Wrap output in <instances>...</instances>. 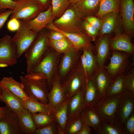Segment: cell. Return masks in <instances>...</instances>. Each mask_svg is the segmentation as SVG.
<instances>
[{
	"label": "cell",
	"instance_id": "42",
	"mask_svg": "<svg viewBox=\"0 0 134 134\" xmlns=\"http://www.w3.org/2000/svg\"><path fill=\"white\" fill-rule=\"evenodd\" d=\"M56 134L57 132L55 123L42 128L36 129L34 133V134Z\"/></svg>",
	"mask_w": 134,
	"mask_h": 134
},
{
	"label": "cell",
	"instance_id": "36",
	"mask_svg": "<svg viewBox=\"0 0 134 134\" xmlns=\"http://www.w3.org/2000/svg\"><path fill=\"white\" fill-rule=\"evenodd\" d=\"M94 131L98 134H122L121 128L114 122L102 120Z\"/></svg>",
	"mask_w": 134,
	"mask_h": 134
},
{
	"label": "cell",
	"instance_id": "13",
	"mask_svg": "<svg viewBox=\"0 0 134 134\" xmlns=\"http://www.w3.org/2000/svg\"><path fill=\"white\" fill-rule=\"evenodd\" d=\"M45 28L62 34L70 41L74 48L77 51H81L85 48L94 47L91 38L85 32L68 33L64 32L57 28L52 22L48 24Z\"/></svg>",
	"mask_w": 134,
	"mask_h": 134
},
{
	"label": "cell",
	"instance_id": "17",
	"mask_svg": "<svg viewBox=\"0 0 134 134\" xmlns=\"http://www.w3.org/2000/svg\"><path fill=\"white\" fill-rule=\"evenodd\" d=\"M47 97V104L53 111L66 100L63 88L57 75L53 81L51 89L48 93Z\"/></svg>",
	"mask_w": 134,
	"mask_h": 134
},
{
	"label": "cell",
	"instance_id": "2",
	"mask_svg": "<svg viewBox=\"0 0 134 134\" xmlns=\"http://www.w3.org/2000/svg\"><path fill=\"white\" fill-rule=\"evenodd\" d=\"M62 54L57 53L49 47L44 55L31 72L45 75L47 78L46 83L51 87L54 78L57 75L59 62Z\"/></svg>",
	"mask_w": 134,
	"mask_h": 134
},
{
	"label": "cell",
	"instance_id": "9",
	"mask_svg": "<svg viewBox=\"0 0 134 134\" xmlns=\"http://www.w3.org/2000/svg\"><path fill=\"white\" fill-rule=\"evenodd\" d=\"M20 79L25 92L29 98L43 103L48 104L47 95L48 92L46 81H32L25 76H21Z\"/></svg>",
	"mask_w": 134,
	"mask_h": 134
},
{
	"label": "cell",
	"instance_id": "22",
	"mask_svg": "<svg viewBox=\"0 0 134 134\" xmlns=\"http://www.w3.org/2000/svg\"><path fill=\"white\" fill-rule=\"evenodd\" d=\"M0 101L18 115L24 108L23 101L7 89L1 87Z\"/></svg>",
	"mask_w": 134,
	"mask_h": 134
},
{
	"label": "cell",
	"instance_id": "23",
	"mask_svg": "<svg viewBox=\"0 0 134 134\" xmlns=\"http://www.w3.org/2000/svg\"><path fill=\"white\" fill-rule=\"evenodd\" d=\"M85 85L69 99L67 106V120L73 116L80 114L85 107L84 95Z\"/></svg>",
	"mask_w": 134,
	"mask_h": 134
},
{
	"label": "cell",
	"instance_id": "25",
	"mask_svg": "<svg viewBox=\"0 0 134 134\" xmlns=\"http://www.w3.org/2000/svg\"><path fill=\"white\" fill-rule=\"evenodd\" d=\"M18 116V124L21 134H34L36 128L31 113L24 108Z\"/></svg>",
	"mask_w": 134,
	"mask_h": 134
},
{
	"label": "cell",
	"instance_id": "32",
	"mask_svg": "<svg viewBox=\"0 0 134 134\" xmlns=\"http://www.w3.org/2000/svg\"><path fill=\"white\" fill-rule=\"evenodd\" d=\"M85 123L81 113L73 116L67 121L64 134H76L81 129Z\"/></svg>",
	"mask_w": 134,
	"mask_h": 134
},
{
	"label": "cell",
	"instance_id": "20",
	"mask_svg": "<svg viewBox=\"0 0 134 134\" xmlns=\"http://www.w3.org/2000/svg\"><path fill=\"white\" fill-rule=\"evenodd\" d=\"M101 19L102 24L98 36L109 35L116 32L120 27L121 19L120 12L108 13Z\"/></svg>",
	"mask_w": 134,
	"mask_h": 134
},
{
	"label": "cell",
	"instance_id": "33",
	"mask_svg": "<svg viewBox=\"0 0 134 134\" xmlns=\"http://www.w3.org/2000/svg\"><path fill=\"white\" fill-rule=\"evenodd\" d=\"M32 115L36 129L42 128L55 123V117L53 112L50 113H39L32 114Z\"/></svg>",
	"mask_w": 134,
	"mask_h": 134
},
{
	"label": "cell",
	"instance_id": "38",
	"mask_svg": "<svg viewBox=\"0 0 134 134\" xmlns=\"http://www.w3.org/2000/svg\"><path fill=\"white\" fill-rule=\"evenodd\" d=\"M52 9L55 17H59L67 10V0H52Z\"/></svg>",
	"mask_w": 134,
	"mask_h": 134
},
{
	"label": "cell",
	"instance_id": "24",
	"mask_svg": "<svg viewBox=\"0 0 134 134\" xmlns=\"http://www.w3.org/2000/svg\"><path fill=\"white\" fill-rule=\"evenodd\" d=\"M0 86L7 89L23 101L29 98L22 84L15 80L12 77L3 78L0 81Z\"/></svg>",
	"mask_w": 134,
	"mask_h": 134
},
{
	"label": "cell",
	"instance_id": "29",
	"mask_svg": "<svg viewBox=\"0 0 134 134\" xmlns=\"http://www.w3.org/2000/svg\"><path fill=\"white\" fill-rule=\"evenodd\" d=\"M85 123L94 130L100 125L102 120L99 114L91 107L86 106L81 112Z\"/></svg>",
	"mask_w": 134,
	"mask_h": 134
},
{
	"label": "cell",
	"instance_id": "16",
	"mask_svg": "<svg viewBox=\"0 0 134 134\" xmlns=\"http://www.w3.org/2000/svg\"><path fill=\"white\" fill-rule=\"evenodd\" d=\"M91 78L94 82L100 98L105 96L112 78L105 69L104 66L98 67Z\"/></svg>",
	"mask_w": 134,
	"mask_h": 134
},
{
	"label": "cell",
	"instance_id": "52",
	"mask_svg": "<svg viewBox=\"0 0 134 134\" xmlns=\"http://www.w3.org/2000/svg\"><path fill=\"white\" fill-rule=\"evenodd\" d=\"M73 4H76L80 0H69Z\"/></svg>",
	"mask_w": 134,
	"mask_h": 134
},
{
	"label": "cell",
	"instance_id": "8",
	"mask_svg": "<svg viewBox=\"0 0 134 134\" xmlns=\"http://www.w3.org/2000/svg\"><path fill=\"white\" fill-rule=\"evenodd\" d=\"M112 56L109 64L104 67L113 79L116 76L125 73L130 69V58L132 56L127 53L114 50H110Z\"/></svg>",
	"mask_w": 134,
	"mask_h": 134
},
{
	"label": "cell",
	"instance_id": "15",
	"mask_svg": "<svg viewBox=\"0 0 134 134\" xmlns=\"http://www.w3.org/2000/svg\"><path fill=\"white\" fill-rule=\"evenodd\" d=\"M4 115L0 118V134H21L18 116L6 106Z\"/></svg>",
	"mask_w": 134,
	"mask_h": 134
},
{
	"label": "cell",
	"instance_id": "56",
	"mask_svg": "<svg viewBox=\"0 0 134 134\" xmlns=\"http://www.w3.org/2000/svg\"><path fill=\"white\" fill-rule=\"evenodd\" d=\"M0 90H1V87L0 86Z\"/></svg>",
	"mask_w": 134,
	"mask_h": 134
},
{
	"label": "cell",
	"instance_id": "45",
	"mask_svg": "<svg viewBox=\"0 0 134 134\" xmlns=\"http://www.w3.org/2000/svg\"><path fill=\"white\" fill-rule=\"evenodd\" d=\"M25 76L28 79L35 81L46 82L47 80L46 77L44 75L32 72L27 73Z\"/></svg>",
	"mask_w": 134,
	"mask_h": 134
},
{
	"label": "cell",
	"instance_id": "39",
	"mask_svg": "<svg viewBox=\"0 0 134 134\" xmlns=\"http://www.w3.org/2000/svg\"><path fill=\"white\" fill-rule=\"evenodd\" d=\"M121 129L122 134H134V112L127 119Z\"/></svg>",
	"mask_w": 134,
	"mask_h": 134
},
{
	"label": "cell",
	"instance_id": "51",
	"mask_svg": "<svg viewBox=\"0 0 134 134\" xmlns=\"http://www.w3.org/2000/svg\"><path fill=\"white\" fill-rule=\"evenodd\" d=\"M5 112V110L4 107L3 108L0 109V118L3 116Z\"/></svg>",
	"mask_w": 134,
	"mask_h": 134
},
{
	"label": "cell",
	"instance_id": "6",
	"mask_svg": "<svg viewBox=\"0 0 134 134\" xmlns=\"http://www.w3.org/2000/svg\"><path fill=\"white\" fill-rule=\"evenodd\" d=\"M86 80L79 59L74 70L65 81L61 84L65 100L69 99L80 91L85 86Z\"/></svg>",
	"mask_w": 134,
	"mask_h": 134
},
{
	"label": "cell",
	"instance_id": "31",
	"mask_svg": "<svg viewBox=\"0 0 134 134\" xmlns=\"http://www.w3.org/2000/svg\"><path fill=\"white\" fill-rule=\"evenodd\" d=\"M23 102L24 108L29 110L32 114L39 113H50L53 112L47 104L43 103L29 97Z\"/></svg>",
	"mask_w": 134,
	"mask_h": 134
},
{
	"label": "cell",
	"instance_id": "5",
	"mask_svg": "<svg viewBox=\"0 0 134 134\" xmlns=\"http://www.w3.org/2000/svg\"><path fill=\"white\" fill-rule=\"evenodd\" d=\"M71 48L62 54L59 61L57 75L61 84L64 82L75 69L82 53Z\"/></svg>",
	"mask_w": 134,
	"mask_h": 134
},
{
	"label": "cell",
	"instance_id": "44",
	"mask_svg": "<svg viewBox=\"0 0 134 134\" xmlns=\"http://www.w3.org/2000/svg\"><path fill=\"white\" fill-rule=\"evenodd\" d=\"M84 20L99 31L102 24L101 19L100 18L95 16H92L85 17L84 18Z\"/></svg>",
	"mask_w": 134,
	"mask_h": 134
},
{
	"label": "cell",
	"instance_id": "4",
	"mask_svg": "<svg viewBox=\"0 0 134 134\" xmlns=\"http://www.w3.org/2000/svg\"><path fill=\"white\" fill-rule=\"evenodd\" d=\"M122 94L100 98L92 107L102 120L114 122Z\"/></svg>",
	"mask_w": 134,
	"mask_h": 134
},
{
	"label": "cell",
	"instance_id": "30",
	"mask_svg": "<svg viewBox=\"0 0 134 134\" xmlns=\"http://www.w3.org/2000/svg\"><path fill=\"white\" fill-rule=\"evenodd\" d=\"M124 74L119 75L112 79L108 88L106 96H112L121 94L127 89Z\"/></svg>",
	"mask_w": 134,
	"mask_h": 134
},
{
	"label": "cell",
	"instance_id": "27",
	"mask_svg": "<svg viewBox=\"0 0 134 134\" xmlns=\"http://www.w3.org/2000/svg\"><path fill=\"white\" fill-rule=\"evenodd\" d=\"M84 99L85 107H93L100 99L92 78L87 80L85 88Z\"/></svg>",
	"mask_w": 134,
	"mask_h": 134
},
{
	"label": "cell",
	"instance_id": "10",
	"mask_svg": "<svg viewBox=\"0 0 134 134\" xmlns=\"http://www.w3.org/2000/svg\"><path fill=\"white\" fill-rule=\"evenodd\" d=\"M16 46L12 38L6 35L0 39V67L11 66L17 63Z\"/></svg>",
	"mask_w": 134,
	"mask_h": 134
},
{
	"label": "cell",
	"instance_id": "21",
	"mask_svg": "<svg viewBox=\"0 0 134 134\" xmlns=\"http://www.w3.org/2000/svg\"><path fill=\"white\" fill-rule=\"evenodd\" d=\"M55 17L52 12V7L50 6L46 10L40 13L34 19L25 21L31 30L38 33L52 22Z\"/></svg>",
	"mask_w": 134,
	"mask_h": 134
},
{
	"label": "cell",
	"instance_id": "34",
	"mask_svg": "<svg viewBox=\"0 0 134 134\" xmlns=\"http://www.w3.org/2000/svg\"><path fill=\"white\" fill-rule=\"evenodd\" d=\"M94 47L85 48L82 50L85 53L88 80L91 78L94 72L98 67L94 51Z\"/></svg>",
	"mask_w": 134,
	"mask_h": 134
},
{
	"label": "cell",
	"instance_id": "12",
	"mask_svg": "<svg viewBox=\"0 0 134 134\" xmlns=\"http://www.w3.org/2000/svg\"><path fill=\"white\" fill-rule=\"evenodd\" d=\"M134 93L127 89L122 94L114 123L121 128L134 112Z\"/></svg>",
	"mask_w": 134,
	"mask_h": 134
},
{
	"label": "cell",
	"instance_id": "41",
	"mask_svg": "<svg viewBox=\"0 0 134 134\" xmlns=\"http://www.w3.org/2000/svg\"><path fill=\"white\" fill-rule=\"evenodd\" d=\"M82 26L84 30L90 37L92 41L95 42L98 35L99 30L84 19Z\"/></svg>",
	"mask_w": 134,
	"mask_h": 134
},
{
	"label": "cell",
	"instance_id": "40",
	"mask_svg": "<svg viewBox=\"0 0 134 134\" xmlns=\"http://www.w3.org/2000/svg\"><path fill=\"white\" fill-rule=\"evenodd\" d=\"M127 89L134 93V68L133 67L124 73Z\"/></svg>",
	"mask_w": 134,
	"mask_h": 134
},
{
	"label": "cell",
	"instance_id": "48",
	"mask_svg": "<svg viewBox=\"0 0 134 134\" xmlns=\"http://www.w3.org/2000/svg\"><path fill=\"white\" fill-rule=\"evenodd\" d=\"M52 31L49 33V36L48 39L50 40L56 41L67 38L63 34L58 31Z\"/></svg>",
	"mask_w": 134,
	"mask_h": 134
},
{
	"label": "cell",
	"instance_id": "11",
	"mask_svg": "<svg viewBox=\"0 0 134 134\" xmlns=\"http://www.w3.org/2000/svg\"><path fill=\"white\" fill-rule=\"evenodd\" d=\"M44 8L32 0L19 1L10 19L15 18L27 21L34 19Z\"/></svg>",
	"mask_w": 134,
	"mask_h": 134
},
{
	"label": "cell",
	"instance_id": "1",
	"mask_svg": "<svg viewBox=\"0 0 134 134\" xmlns=\"http://www.w3.org/2000/svg\"><path fill=\"white\" fill-rule=\"evenodd\" d=\"M49 33L42 32L25 52L27 73L31 72L43 57L48 50Z\"/></svg>",
	"mask_w": 134,
	"mask_h": 134
},
{
	"label": "cell",
	"instance_id": "26",
	"mask_svg": "<svg viewBox=\"0 0 134 134\" xmlns=\"http://www.w3.org/2000/svg\"><path fill=\"white\" fill-rule=\"evenodd\" d=\"M100 0H80L75 6L84 18L95 15L99 8Z\"/></svg>",
	"mask_w": 134,
	"mask_h": 134
},
{
	"label": "cell",
	"instance_id": "47",
	"mask_svg": "<svg viewBox=\"0 0 134 134\" xmlns=\"http://www.w3.org/2000/svg\"><path fill=\"white\" fill-rule=\"evenodd\" d=\"M13 11V10L8 9L0 13V29L3 27L9 17Z\"/></svg>",
	"mask_w": 134,
	"mask_h": 134
},
{
	"label": "cell",
	"instance_id": "37",
	"mask_svg": "<svg viewBox=\"0 0 134 134\" xmlns=\"http://www.w3.org/2000/svg\"><path fill=\"white\" fill-rule=\"evenodd\" d=\"M48 44L57 53L62 54L74 47L67 38L58 40L54 41L48 39Z\"/></svg>",
	"mask_w": 134,
	"mask_h": 134
},
{
	"label": "cell",
	"instance_id": "54",
	"mask_svg": "<svg viewBox=\"0 0 134 134\" xmlns=\"http://www.w3.org/2000/svg\"><path fill=\"white\" fill-rule=\"evenodd\" d=\"M3 11L0 9V13L4 11Z\"/></svg>",
	"mask_w": 134,
	"mask_h": 134
},
{
	"label": "cell",
	"instance_id": "28",
	"mask_svg": "<svg viewBox=\"0 0 134 134\" xmlns=\"http://www.w3.org/2000/svg\"><path fill=\"white\" fill-rule=\"evenodd\" d=\"M120 0H100L99 8L95 16L101 19L104 15L113 12H120Z\"/></svg>",
	"mask_w": 134,
	"mask_h": 134
},
{
	"label": "cell",
	"instance_id": "14",
	"mask_svg": "<svg viewBox=\"0 0 134 134\" xmlns=\"http://www.w3.org/2000/svg\"><path fill=\"white\" fill-rule=\"evenodd\" d=\"M134 4L133 0H121L120 17L125 33L131 37L134 33Z\"/></svg>",
	"mask_w": 134,
	"mask_h": 134
},
{
	"label": "cell",
	"instance_id": "19",
	"mask_svg": "<svg viewBox=\"0 0 134 134\" xmlns=\"http://www.w3.org/2000/svg\"><path fill=\"white\" fill-rule=\"evenodd\" d=\"M109 35L98 36L95 41L94 51L96 58L98 67L104 66L110 50Z\"/></svg>",
	"mask_w": 134,
	"mask_h": 134
},
{
	"label": "cell",
	"instance_id": "49",
	"mask_svg": "<svg viewBox=\"0 0 134 134\" xmlns=\"http://www.w3.org/2000/svg\"><path fill=\"white\" fill-rule=\"evenodd\" d=\"M91 127L85 123L81 129L76 134H91Z\"/></svg>",
	"mask_w": 134,
	"mask_h": 134
},
{
	"label": "cell",
	"instance_id": "3",
	"mask_svg": "<svg viewBox=\"0 0 134 134\" xmlns=\"http://www.w3.org/2000/svg\"><path fill=\"white\" fill-rule=\"evenodd\" d=\"M84 18L75 6L70 8L53 23L61 30L68 33L85 32L82 23Z\"/></svg>",
	"mask_w": 134,
	"mask_h": 134
},
{
	"label": "cell",
	"instance_id": "18",
	"mask_svg": "<svg viewBox=\"0 0 134 134\" xmlns=\"http://www.w3.org/2000/svg\"><path fill=\"white\" fill-rule=\"evenodd\" d=\"M109 48L110 50L123 52L131 55L134 54V46L131 37L125 33H117L114 37L110 38Z\"/></svg>",
	"mask_w": 134,
	"mask_h": 134
},
{
	"label": "cell",
	"instance_id": "35",
	"mask_svg": "<svg viewBox=\"0 0 134 134\" xmlns=\"http://www.w3.org/2000/svg\"><path fill=\"white\" fill-rule=\"evenodd\" d=\"M69 99L66 100L53 111L55 117V123H57L64 131L67 120V109Z\"/></svg>",
	"mask_w": 134,
	"mask_h": 134
},
{
	"label": "cell",
	"instance_id": "53",
	"mask_svg": "<svg viewBox=\"0 0 134 134\" xmlns=\"http://www.w3.org/2000/svg\"><path fill=\"white\" fill-rule=\"evenodd\" d=\"M13 0L15 1H21L23 0Z\"/></svg>",
	"mask_w": 134,
	"mask_h": 134
},
{
	"label": "cell",
	"instance_id": "55",
	"mask_svg": "<svg viewBox=\"0 0 134 134\" xmlns=\"http://www.w3.org/2000/svg\"><path fill=\"white\" fill-rule=\"evenodd\" d=\"M3 107H0V109H1L3 108Z\"/></svg>",
	"mask_w": 134,
	"mask_h": 134
},
{
	"label": "cell",
	"instance_id": "43",
	"mask_svg": "<svg viewBox=\"0 0 134 134\" xmlns=\"http://www.w3.org/2000/svg\"><path fill=\"white\" fill-rule=\"evenodd\" d=\"M19 1H15L13 0H0V9L3 11L6 9L14 10L16 8Z\"/></svg>",
	"mask_w": 134,
	"mask_h": 134
},
{
	"label": "cell",
	"instance_id": "50",
	"mask_svg": "<svg viewBox=\"0 0 134 134\" xmlns=\"http://www.w3.org/2000/svg\"><path fill=\"white\" fill-rule=\"evenodd\" d=\"M35 3L42 6L44 9L47 5L48 0H32Z\"/></svg>",
	"mask_w": 134,
	"mask_h": 134
},
{
	"label": "cell",
	"instance_id": "7",
	"mask_svg": "<svg viewBox=\"0 0 134 134\" xmlns=\"http://www.w3.org/2000/svg\"><path fill=\"white\" fill-rule=\"evenodd\" d=\"M21 20L20 27L12 38L16 48L18 59L25 53L38 34L31 30L25 21Z\"/></svg>",
	"mask_w": 134,
	"mask_h": 134
},
{
	"label": "cell",
	"instance_id": "46",
	"mask_svg": "<svg viewBox=\"0 0 134 134\" xmlns=\"http://www.w3.org/2000/svg\"><path fill=\"white\" fill-rule=\"evenodd\" d=\"M20 25V21L15 18L10 19L7 25V29L11 32L17 31L19 28Z\"/></svg>",
	"mask_w": 134,
	"mask_h": 134
}]
</instances>
